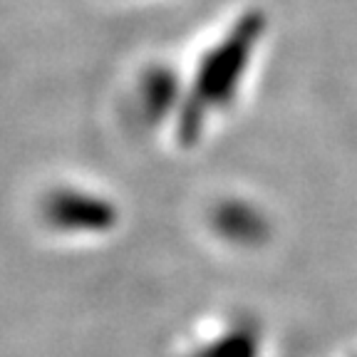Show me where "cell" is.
<instances>
[{
  "label": "cell",
  "mask_w": 357,
  "mask_h": 357,
  "mask_svg": "<svg viewBox=\"0 0 357 357\" xmlns=\"http://www.w3.org/2000/svg\"><path fill=\"white\" fill-rule=\"evenodd\" d=\"M218 229L234 241H258L256 236H261L263 221L253 208L243 206V204H234V206L221 208L218 213Z\"/></svg>",
  "instance_id": "obj_2"
},
{
  "label": "cell",
  "mask_w": 357,
  "mask_h": 357,
  "mask_svg": "<svg viewBox=\"0 0 357 357\" xmlns=\"http://www.w3.org/2000/svg\"><path fill=\"white\" fill-rule=\"evenodd\" d=\"M256 352V342L248 335H229L226 340L216 342L206 357H253Z\"/></svg>",
  "instance_id": "obj_3"
},
{
  "label": "cell",
  "mask_w": 357,
  "mask_h": 357,
  "mask_svg": "<svg viewBox=\"0 0 357 357\" xmlns=\"http://www.w3.org/2000/svg\"><path fill=\"white\" fill-rule=\"evenodd\" d=\"M47 218L67 231H107L114 223V208L97 196L57 191L47 201Z\"/></svg>",
  "instance_id": "obj_1"
}]
</instances>
